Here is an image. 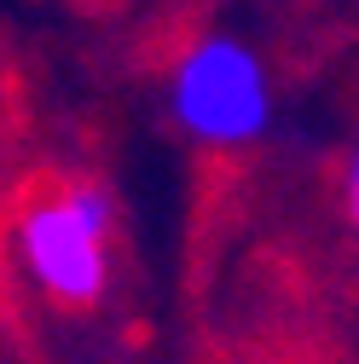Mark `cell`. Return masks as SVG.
I'll return each instance as SVG.
<instances>
[{
    "label": "cell",
    "mask_w": 359,
    "mask_h": 364,
    "mask_svg": "<svg viewBox=\"0 0 359 364\" xmlns=\"http://www.w3.org/2000/svg\"><path fill=\"white\" fill-rule=\"evenodd\" d=\"M168 116L209 151H249L273 127V81L261 53L238 35H197L174 58Z\"/></svg>",
    "instance_id": "7a4b0ae2"
},
{
    "label": "cell",
    "mask_w": 359,
    "mask_h": 364,
    "mask_svg": "<svg viewBox=\"0 0 359 364\" xmlns=\"http://www.w3.org/2000/svg\"><path fill=\"white\" fill-rule=\"evenodd\" d=\"M18 255L24 272L58 306H99L110 289V237L116 197L99 179H64L35 191L18 208Z\"/></svg>",
    "instance_id": "6da1fadb"
},
{
    "label": "cell",
    "mask_w": 359,
    "mask_h": 364,
    "mask_svg": "<svg viewBox=\"0 0 359 364\" xmlns=\"http://www.w3.org/2000/svg\"><path fill=\"white\" fill-rule=\"evenodd\" d=\"M342 208H348V225L359 232V151L348 156V173H342Z\"/></svg>",
    "instance_id": "3957f363"
}]
</instances>
